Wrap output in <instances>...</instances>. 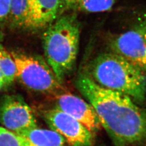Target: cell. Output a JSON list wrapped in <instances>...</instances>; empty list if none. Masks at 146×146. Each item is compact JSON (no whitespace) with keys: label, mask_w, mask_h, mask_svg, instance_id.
Here are the masks:
<instances>
[{"label":"cell","mask_w":146,"mask_h":146,"mask_svg":"<svg viewBox=\"0 0 146 146\" xmlns=\"http://www.w3.org/2000/svg\"><path fill=\"white\" fill-rule=\"evenodd\" d=\"M114 146H129L146 139V110L124 94L104 88L85 73L76 81Z\"/></svg>","instance_id":"cell-1"},{"label":"cell","mask_w":146,"mask_h":146,"mask_svg":"<svg viewBox=\"0 0 146 146\" xmlns=\"http://www.w3.org/2000/svg\"><path fill=\"white\" fill-rule=\"evenodd\" d=\"M85 74L101 87L124 94L135 102H142L146 98V75L115 52L98 55L89 64Z\"/></svg>","instance_id":"cell-2"},{"label":"cell","mask_w":146,"mask_h":146,"mask_svg":"<svg viewBox=\"0 0 146 146\" xmlns=\"http://www.w3.org/2000/svg\"><path fill=\"white\" fill-rule=\"evenodd\" d=\"M80 28L75 14L62 16L47 27L42 35L46 61L62 83L76 62Z\"/></svg>","instance_id":"cell-3"},{"label":"cell","mask_w":146,"mask_h":146,"mask_svg":"<svg viewBox=\"0 0 146 146\" xmlns=\"http://www.w3.org/2000/svg\"><path fill=\"white\" fill-rule=\"evenodd\" d=\"M11 55L15 62L16 78L27 88L43 93H54L62 89V83L42 58L24 54Z\"/></svg>","instance_id":"cell-4"},{"label":"cell","mask_w":146,"mask_h":146,"mask_svg":"<svg viewBox=\"0 0 146 146\" xmlns=\"http://www.w3.org/2000/svg\"><path fill=\"white\" fill-rule=\"evenodd\" d=\"M0 123L17 135L37 127L31 108L22 97L15 95H6L1 100Z\"/></svg>","instance_id":"cell-5"},{"label":"cell","mask_w":146,"mask_h":146,"mask_svg":"<svg viewBox=\"0 0 146 146\" xmlns=\"http://www.w3.org/2000/svg\"><path fill=\"white\" fill-rule=\"evenodd\" d=\"M44 116L50 129L61 136L69 146H92L93 133L71 116L55 108L46 111Z\"/></svg>","instance_id":"cell-6"},{"label":"cell","mask_w":146,"mask_h":146,"mask_svg":"<svg viewBox=\"0 0 146 146\" xmlns=\"http://www.w3.org/2000/svg\"><path fill=\"white\" fill-rule=\"evenodd\" d=\"M111 52L141 69H146V19L131 30L119 35L110 43Z\"/></svg>","instance_id":"cell-7"},{"label":"cell","mask_w":146,"mask_h":146,"mask_svg":"<svg viewBox=\"0 0 146 146\" xmlns=\"http://www.w3.org/2000/svg\"><path fill=\"white\" fill-rule=\"evenodd\" d=\"M55 108L73 117L92 133L101 127L93 107L76 95L70 93L58 95Z\"/></svg>","instance_id":"cell-8"},{"label":"cell","mask_w":146,"mask_h":146,"mask_svg":"<svg viewBox=\"0 0 146 146\" xmlns=\"http://www.w3.org/2000/svg\"><path fill=\"white\" fill-rule=\"evenodd\" d=\"M61 0H29L26 29L40 30L56 19Z\"/></svg>","instance_id":"cell-9"},{"label":"cell","mask_w":146,"mask_h":146,"mask_svg":"<svg viewBox=\"0 0 146 146\" xmlns=\"http://www.w3.org/2000/svg\"><path fill=\"white\" fill-rule=\"evenodd\" d=\"M18 135L21 137L23 146H67L62 137L52 129L36 127Z\"/></svg>","instance_id":"cell-10"},{"label":"cell","mask_w":146,"mask_h":146,"mask_svg":"<svg viewBox=\"0 0 146 146\" xmlns=\"http://www.w3.org/2000/svg\"><path fill=\"white\" fill-rule=\"evenodd\" d=\"M116 0H61L60 8L64 11L100 13L110 10Z\"/></svg>","instance_id":"cell-11"},{"label":"cell","mask_w":146,"mask_h":146,"mask_svg":"<svg viewBox=\"0 0 146 146\" xmlns=\"http://www.w3.org/2000/svg\"><path fill=\"white\" fill-rule=\"evenodd\" d=\"M29 0H11L9 17L13 25L26 29L29 12Z\"/></svg>","instance_id":"cell-12"},{"label":"cell","mask_w":146,"mask_h":146,"mask_svg":"<svg viewBox=\"0 0 146 146\" xmlns=\"http://www.w3.org/2000/svg\"><path fill=\"white\" fill-rule=\"evenodd\" d=\"M0 72L2 74L5 86L12 84L16 78L15 62L12 55L0 46Z\"/></svg>","instance_id":"cell-13"},{"label":"cell","mask_w":146,"mask_h":146,"mask_svg":"<svg viewBox=\"0 0 146 146\" xmlns=\"http://www.w3.org/2000/svg\"><path fill=\"white\" fill-rule=\"evenodd\" d=\"M0 146H23V144L20 136L0 127Z\"/></svg>","instance_id":"cell-14"},{"label":"cell","mask_w":146,"mask_h":146,"mask_svg":"<svg viewBox=\"0 0 146 146\" xmlns=\"http://www.w3.org/2000/svg\"><path fill=\"white\" fill-rule=\"evenodd\" d=\"M11 0H0V23L10 16Z\"/></svg>","instance_id":"cell-15"},{"label":"cell","mask_w":146,"mask_h":146,"mask_svg":"<svg viewBox=\"0 0 146 146\" xmlns=\"http://www.w3.org/2000/svg\"><path fill=\"white\" fill-rule=\"evenodd\" d=\"M3 37V34H2V31H1V30H0V41H1L2 40Z\"/></svg>","instance_id":"cell-16"},{"label":"cell","mask_w":146,"mask_h":146,"mask_svg":"<svg viewBox=\"0 0 146 146\" xmlns=\"http://www.w3.org/2000/svg\"><path fill=\"white\" fill-rule=\"evenodd\" d=\"M1 88H1V86H0V89Z\"/></svg>","instance_id":"cell-17"}]
</instances>
